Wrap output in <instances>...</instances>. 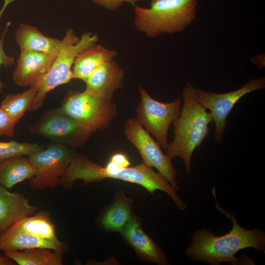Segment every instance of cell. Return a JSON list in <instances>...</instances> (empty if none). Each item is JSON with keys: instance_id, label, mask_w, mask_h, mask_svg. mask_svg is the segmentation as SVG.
Segmentation results:
<instances>
[{"instance_id": "cell-1", "label": "cell", "mask_w": 265, "mask_h": 265, "mask_svg": "<svg viewBox=\"0 0 265 265\" xmlns=\"http://www.w3.org/2000/svg\"><path fill=\"white\" fill-rule=\"evenodd\" d=\"M107 178L140 185L151 194H154L156 190H161L171 197L178 209L185 210L186 208V204L168 181L143 162L134 166L119 168L109 161L106 167H103L86 156L75 153L60 179V184L65 188L71 189L77 180H82L84 185H87Z\"/></svg>"}, {"instance_id": "cell-2", "label": "cell", "mask_w": 265, "mask_h": 265, "mask_svg": "<svg viewBox=\"0 0 265 265\" xmlns=\"http://www.w3.org/2000/svg\"><path fill=\"white\" fill-rule=\"evenodd\" d=\"M212 193L216 209L231 221L233 227L228 233L220 236L206 229L197 231L193 234L185 254L193 261L219 265L223 262L238 264L239 259L236 257V254L245 248H253L265 253V233L258 228L249 230L241 227L233 214L219 205L215 188Z\"/></svg>"}, {"instance_id": "cell-3", "label": "cell", "mask_w": 265, "mask_h": 265, "mask_svg": "<svg viewBox=\"0 0 265 265\" xmlns=\"http://www.w3.org/2000/svg\"><path fill=\"white\" fill-rule=\"evenodd\" d=\"M183 104L173 121V140L168 144L166 155L171 159L180 157L187 173H191V158L210 133L209 125L213 122L207 109L198 102L197 89L186 83L183 93Z\"/></svg>"}, {"instance_id": "cell-4", "label": "cell", "mask_w": 265, "mask_h": 265, "mask_svg": "<svg viewBox=\"0 0 265 265\" xmlns=\"http://www.w3.org/2000/svg\"><path fill=\"white\" fill-rule=\"evenodd\" d=\"M198 0H151L150 8L134 6L136 29L150 38L186 29L195 20Z\"/></svg>"}, {"instance_id": "cell-5", "label": "cell", "mask_w": 265, "mask_h": 265, "mask_svg": "<svg viewBox=\"0 0 265 265\" xmlns=\"http://www.w3.org/2000/svg\"><path fill=\"white\" fill-rule=\"evenodd\" d=\"M98 40V35L90 32H84L79 37L72 28L66 31L50 69L37 83V95L29 111L41 107L50 91L73 79L72 68L76 58L82 51L96 43Z\"/></svg>"}, {"instance_id": "cell-6", "label": "cell", "mask_w": 265, "mask_h": 265, "mask_svg": "<svg viewBox=\"0 0 265 265\" xmlns=\"http://www.w3.org/2000/svg\"><path fill=\"white\" fill-rule=\"evenodd\" d=\"M60 108L93 132L106 129L117 114V106L112 99L86 89L83 91H70Z\"/></svg>"}, {"instance_id": "cell-7", "label": "cell", "mask_w": 265, "mask_h": 265, "mask_svg": "<svg viewBox=\"0 0 265 265\" xmlns=\"http://www.w3.org/2000/svg\"><path fill=\"white\" fill-rule=\"evenodd\" d=\"M75 153L67 145L53 143L27 156L34 170L30 186L38 189L55 188Z\"/></svg>"}, {"instance_id": "cell-8", "label": "cell", "mask_w": 265, "mask_h": 265, "mask_svg": "<svg viewBox=\"0 0 265 265\" xmlns=\"http://www.w3.org/2000/svg\"><path fill=\"white\" fill-rule=\"evenodd\" d=\"M28 130L32 134L48 138L53 143L74 148L84 144L93 132L65 113L60 107L47 110L39 119L29 126Z\"/></svg>"}, {"instance_id": "cell-9", "label": "cell", "mask_w": 265, "mask_h": 265, "mask_svg": "<svg viewBox=\"0 0 265 265\" xmlns=\"http://www.w3.org/2000/svg\"><path fill=\"white\" fill-rule=\"evenodd\" d=\"M138 90L141 100L136 107L135 119L166 150L168 130L179 115L182 101L177 99L163 103L152 98L142 86H139Z\"/></svg>"}, {"instance_id": "cell-10", "label": "cell", "mask_w": 265, "mask_h": 265, "mask_svg": "<svg viewBox=\"0 0 265 265\" xmlns=\"http://www.w3.org/2000/svg\"><path fill=\"white\" fill-rule=\"evenodd\" d=\"M124 132L140 153L142 162L156 168L177 191H180L177 170L173 165L172 159L164 154L159 144L142 125L135 118H131L126 123Z\"/></svg>"}, {"instance_id": "cell-11", "label": "cell", "mask_w": 265, "mask_h": 265, "mask_svg": "<svg viewBox=\"0 0 265 265\" xmlns=\"http://www.w3.org/2000/svg\"><path fill=\"white\" fill-rule=\"evenodd\" d=\"M265 87V78L262 77L249 80L238 89L223 93L197 89L198 102L210 110L215 123L214 140L216 142L223 141L227 118L236 104L247 94Z\"/></svg>"}, {"instance_id": "cell-12", "label": "cell", "mask_w": 265, "mask_h": 265, "mask_svg": "<svg viewBox=\"0 0 265 265\" xmlns=\"http://www.w3.org/2000/svg\"><path fill=\"white\" fill-rule=\"evenodd\" d=\"M137 216L133 211V200L125 192L117 191L111 200L98 213L97 228L105 233L120 232Z\"/></svg>"}, {"instance_id": "cell-13", "label": "cell", "mask_w": 265, "mask_h": 265, "mask_svg": "<svg viewBox=\"0 0 265 265\" xmlns=\"http://www.w3.org/2000/svg\"><path fill=\"white\" fill-rule=\"evenodd\" d=\"M120 234L139 260L159 265H169L163 251L143 229L138 216L131 221Z\"/></svg>"}, {"instance_id": "cell-14", "label": "cell", "mask_w": 265, "mask_h": 265, "mask_svg": "<svg viewBox=\"0 0 265 265\" xmlns=\"http://www.w3.org/2000/svg\"><path fill=\"white\" fill-rule=\"evenodd\" d=\"M20 50L12 79L18 86L30 87L37 84L49 72L55 57L34 51Z\"/></svg>"}, {"instance_id": "cell-15", "label": "cell", "mask_w": 265, "mask_h": 265, "mask_svg": "<svg viewBox=\"0 0 265 265\" xmlns=\"http://www.w3.org/2000/svg\"><path fill=\"white\" fill-rule=\"evenodd\" d=\"M124 70L114 60L103 63L84 81L86 89L106 98L112 99L114 92L123 84Z\"/></svg>"}, {"instance_id": "cell-16", "label": "cell", "mask_w": 265, "mask_h": 265, "mask_svg": "<svg viewBox=\"0 0 265 265\" xmlns=\"http://www.w3.org/2000/svg\"><path fill=\"white\" fill-rule=\"evenodd\" d=\"M37 211L38 208L31 205L23 195L10 192L0 185V234Z\"/></svg>"}, {"instance_id": "cell-17", "label": "cell", "mask_w": 265, "mask_h": 265, "mask_svg": "<svg viewBox=\"0 0 265 265\" xmlns=\"http://www.w3.org/2000/svg\"><path fill=\"white\" fill-rule=\"evenodd\" d=\"M35 248H49L65 252L69 251L67 245L61 241L49 240L11 228L0 234V250L4 252Z\"/></svg>"}, {"instance_id": "cell-18", "label": "cell", "mask_w": 265, "mask_h": 265, "mask_svg": "<svg viewBox=\"0 0 265 265\" xmlns=\"http://www.w3.org/2000/svg\"><path fill=\"white\" fill-rule=\"evenodd\" d=\"M15 40L20 50L45 53L55 57L61 40L47 36L36 27L26 24H20L16 31Z\"/></svg>"}, {"instance_id": "cell-19", "label": "cell", "mask_w": 265, "mask_h": 265, "mask_svg": "<svg viewBox=\"0 0 265 265\" xmlns=\"http://www.w3.org/2000/svg\"><path fill=\"white\" fill-rule=\"evenodd\" d=\"M116 55V51L97 43L88 47L75 59L72 68L73 79L84 81L97 68L106 62L113 60Z\"/></svg>"}, {"instance_id": "cell-20", "label": "cell", "mask_w": 265, "mask_h": 265, "mask_svg": "<svg viewBox=\"0 0 265 265\" xmlns=\"http://www.w3.org/2000/svg\"><path fill=\"white\" fill-rule=\"evenodd\" d=\"M34 170L27 158L12 157L0 161V185L11 189L17 184L31 180Z\"/></svg>"}, {"instance_id": "cell-21", "label": "cell", "mask_w": 265, "mask_h": 265, "mask_svg": "<svg viewBox=\"0 0 265 265\" xmlns=\"http://www.w3.org/2000/svg\"><path fill=\"white\" fill-rule=\"evenodd\" d=\"M65 253L46 248L6 251L4 255L19 265H62Z\"/></svg>"}, {"instance_id": "cell-22", "label": "cell", "mask_w": 265, "mask_h": 265, "mask_svg": "<svg viewBox=\"0 0 265 265\" xmlns=\"http://www.w3.org/2000/svg\"><path fill=\"white\" fill-rule=\"evenodd\" d=\"M10 228L49 240L60 241L51 215L46 211H40L32 216L25 217Z\"/></svg>"}, {"instance_id": "cell-23", "label": "cell", "mask_w": 265, "mask_h": 265, "mask_svg": "<svg viewBox=\"0 0 265 265\" xmlns=\"http://www.w3.org/2000/svg\"><path fill=\"white\" fill-rule=\"evenodd\" d=\"M38 88V85L36 84L23 92L6 95L1 102L0 107L16 124L26 111H29L36 98Z\"/></svg>"}, {"instance_id": "cell-24", "label": "cell", "mask_w": 265, "mask_h": 265, "mask_svg": "<svg viewBox=\"0 0 265 265\" xmlns=\"http://www.w3.org/2000/svg\"><path fill=\"white\" fill-rule=\"evenodd\" d=\"M43 147L36 143L19 142L14 140L0 141V161L14 157L29 155Z\"/></svg>"}, {"instance_id": "cell-25", "label": "cell", "mask_w": 265, "mask_h": 265, "mask_svg": "<svg viewBox=\"0 0 265 265\" xmlns=\"http://www.w3.org/2000/svg\"><path fill=\"white\" fill-rule=\"evenodd\" d=\"M10 24L11 22H8L7 23L1 38L0 39V67L2 65L5 69L11 67L14 63L15 60V59L13 56H10L5 54L3 49L4 39ZM4 87H5V86L1 81L0 78V93L2 92V89Z\"/></svg>"}, {"instance_id": "cell-26", "label": "cell", "mask_w": 265, "mask_h": 265, "mask_svg": "<svg viewBox=\"0 0 265 265\" xmlns=\"http://www.w3.org/2000/svg\"><path fill=\"white\" fill-rule=\"evenodd\" d=\"M15 125L16 123L0 106V135L12 136L14 133Z\"/></svg>"}, {"instance_id": "cell-27", "label": "cell", "mask_w": 265, "mask_h": 265, "mask_svg": "<svg viewBox=\"0 0 265 265\" xmlns=\"http://www.w3.org/2000/svg\"><path fill=\"white\" fill-rule=\"evenodd\" d=\"M96 4L102 6L107 9L114 11L121 7L124 2H128L132 6L135 5L137 2L142 0H92Z\"/></svg>"}, {"instance_id": "cell-28", "label": "cell", "mask_w": 265, "mask_h": 265, "mask_svg": "<svg viewBox=\"0 0 265 265\" xmlns=\"http://www.w3.org/2000/svg\"><path fill=\"white\" fill-rule=\"evenodd\" d=\"M110 161L119 168H125L130 166V162L128 158L123 154L116 153L113 155Z\"/></svg>"}, {"instance_id": "cell-29", "label": "cell", "mask_w": 265, "mask_h": 265, "mask_svg": "<svg viewBox=\"0 0 265 265\" xmlns=\"http://www.w3.org/2000/svg\"><path fill=\"white\" fill-rule=\"evenodd\" d=\"M14 261L9 257L0 255V265H13Z\"/></svg>"}, {"instance_id": "cell-30", "label": "cell", "mask_w": 265, "mask_h": 265, "mask_svg": "<svg viewBox=\"0 0 265 265\" xmlns=\"http://www.w3.org/2000/svg\"><path fill=\"white\" fill-rule=\"evenodd\" d=\"M16 0H4L3 4L0 10V19L8 5Z\"/></svg>"}]
</instances>
